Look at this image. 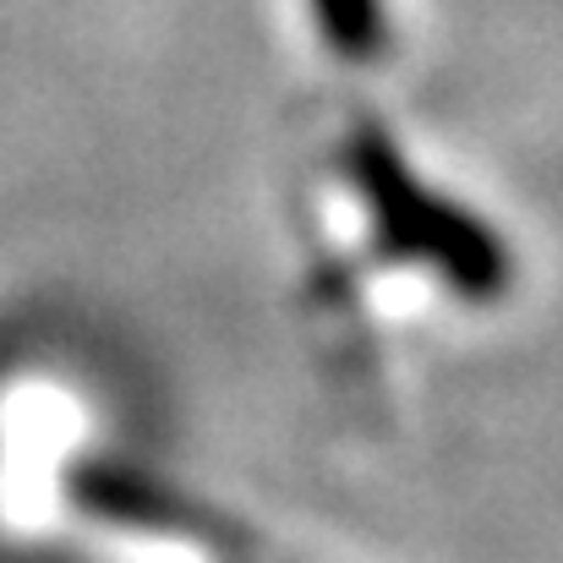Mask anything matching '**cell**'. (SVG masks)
<instances>
[{
	"label": "cell",
	"mask_w": 563,
	"mask_h": 563,
	"mask_svg": "<svg viewBox=\"0 0 563 563\" xmlns=\"http://www.w3.org/2000/svg\"><path fill=\"white\" fill-rule=\"evenodd\" d=\"M351 176L362 197L373 202V219H377V235L394 257H416V263H432L438 274H449L454 285H465V296H487L498 290L504 279V257L498 246L465 219L454 213L449 202L427 197L416 187L394 148L377 137V132H362L351 143Z\"/></svg>",
	"instance_id": "obj_1"
},
{
	"label": "cell",
	"mask_w": 563,
	"mask_h": 563,
	"mask_svg": "<svg viewBox=\"0 0 563 563\" xmlns=\"http://www.w3.org/2000/svg\"><path fill=\"white\" fill-rule=\"evenodd\" d=\"M329 44L351 60H373L388 38V22H383V0H312Z\"/></svg>",
	"instance_id": "obj_2"
}]
</instances>
